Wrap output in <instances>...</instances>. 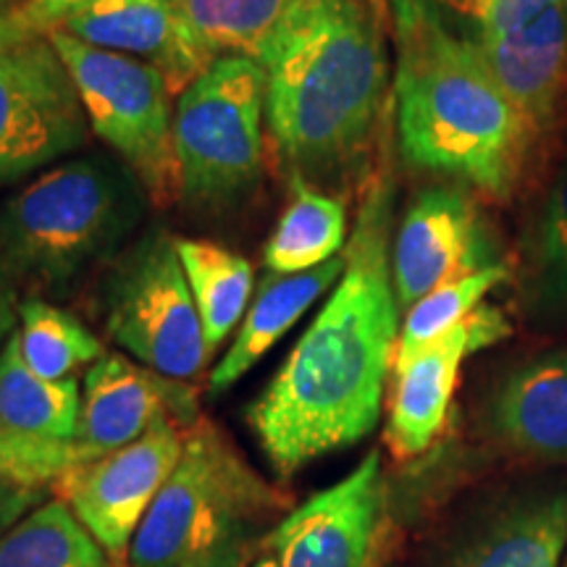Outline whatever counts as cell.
I'll list each match as a JSON object with an SVG mask.
<instances>
[{"instance_id":"1","label":"cell","mask_w":567,"mask_h":567,"mask_svg":"<svg viewBox=\"0 0 567 567\" xmlns=\"http://www.w3.org/2000/svg\"><path fill=\"white\" fill-rule=\"evenodd\" d=\"M392 239L394 182L389 172H375L360 195L342 279L247 410V423L281 478L363 442L379 423L402 329Z\"/></svg>"},{"instance_id":"2","label":"cell","mask_w":567,"mask_h":567,"mask_svg":"<svg viewBox=\"0 0 567 567\" xmlns=\"http://www.w3.org/2000/svg\"><path fill=\"white\" fill-rule=\"evenodd\" d=\"M252 59L266 74L268 137L289 182L329 193L358 179L392 74L373 0H287Z\"/></svg>"},{"instance_id":"3","label":"cell","mask_w":567,"mask_h":567,"mask_svg":"<svg viewBox=\"0 0 567 567\" xmlns=\"http://www.w3.org/2000/svg\"><path fill=\"white\" fill-rule=\"evenodd\" d=\"M389 19L402 158L496 200L513 195L538 132L436 0H389Z\"/></svg>"},{"instance_id":"4","label":"cell","mask_w":567,"mask_h":567,"mask_svg":"<svg viewBox=\"0 0 567 567\" xmlns=\"http://www.w3.org/2000/svg\"><path fill=\"white\" fill-rule=\"evenodd\" d=\"M287 515V496L200 415L132 538L130 567H245Z\"/></svg>"},{"instance_id":"5","label":"cell","mask_w":567,"mask_h":567,"mask_svg":"<svg viewBox=\"0 0 567 567\" xmlns=\"http://www.w3.org/2000/svg\"><path fill=\"white\" fill-rule=\"evenodd\" d=\"M147 197L122 161L59 163L0 208V264L51 292L111 260L145 218Z\"/></svg>"},{"instance_id":"6","label":"cell","mask_w":567,"mask_h":567,"mask_svg":"<svg viewBox=\"0 0 567 567\" xmlns=\"http://www.w3.org/2000/svg\"><path fill=\"white\" fill-rule=\"evenodd\" d=\"M266 74L252 55H218L182 92L174 111L179 203L221 213L264 176Z\"/></svg>"},{"instance_id":"7","label":"cell","mask_w":567,"mask_h":567,"mask_svg":"<svg viewBox=\"0 0 567 567\" xmlns=\"http://www.w3.org/2000/svg\"><path fill=\"white\" fill-rule=\"evenodd\" d=\"M80 90L90 130L132 168L153 205L179 203L174 155V92L151 63L48 32Z\"/></svg>"},{"instance_id":"8","label":"cell","mask_w":567,"mask_h":567,"mask_svg":"<svg viewBox=\"0 0 567 567\" xmlns=\"http://www.w3.org/2000/svg\"><path fill=\"white\" fill-rule=\"evenodd\" d=\"M105 331L151 371L193 381L208 365L210 344L174 237L145 231L105 281Z\"/></svg>"},{"instance_id":"9","label":"cell","mask_w":567,"mask_h":567,"mask_svg":"<svg viewBox=\"0 0 567 567\" xmlns=\"http://www.w3.org/2000/svg\"><path fill=\"white\" fill-rule=\"evenodd\" d=\"M87 134L82 95L48 34L0 55V184L76 153Z\"/></svg>"},{"instance_id":"10","label":"cell","mask_w":567,"mask_h":567,"mask_svg":"<svg viewBox=\"0 0 567 567\" xmlns=\"http://www.w3.org/2000/svg\"><path fill=\"white\" fill-rule=\"evenodd\" d=\"M389 530V486L379 452L339 484L292 509L268 538L279 567H379Z\"/></svg>"},{"instance_id":"11","label":"cell","mask_w":567,"mask_h":567,"mask_svg":"<svg viewBox=\"0 0 567 567\" xmlns=\"http://www.w3.org/2000/svg\"><path fill=\"white\" fill-rule=\"evenodd\" d=\"M182 446L184 429L174 421H158L124 450L84 460L63 473L55 481L59 499L66 502L109 555H124L161 486L179 463Z\"/></svg>"},{"instance_id":"12","label":"cell","mask_w":567,"mask_h":567,"mask_svg":"<svg viewBox=\"0 0 567 567\" xmlns=\"http://www.w3.org/2000/svg\"><path fill=\"white\" fill-rule=\"evenodd\" d=\"M476 200L460 184L425 187L392 239V281L402 313L444 284L502 264Z\"/></svg>"},{"instance_id":"13","label":"cell","mask_w":567,"mask_h":567,"mask_svg":"<svg viewBox=\"0 0 567 567\" xmlns=\"http://www.w3.org/2000/svg\"><path fill=\"white\" fill-rule=\"evenodd\" d=\"M513 334V323L496 305H481L463 323L394 365L386 444L394 457L423 455L442 434L460 368L471 354Z\"/></svg>"},{"instance_id":"14","label":"cell","mask_w":567,"mask_h":567,"mask_svg":"<svg viewBox=\"0 0 567 567\" xmlns=\"http://www.w3.org/2000/svg\"><path fill=\"white\" fill-rule=\"evenodd\" d=\"M197 417V389L187 381L105 352L84 373L74 444L84 460H95L134 444L158 421H174L187 431Z\"/></svg>"},{"instance_id":"15","label":"cell","mask_w":567,"mask_h":567,"mask_svg":"<svg viewBox=\"0 0 567 567\" xmlns=\"http://www.w3.org/2000/svg\"><path fill=\"white\" fill-rule=\"evenodd\" d=\"M567 486L502 494L452 530L429 567H563Z\"/></svg>"},{"instance_id":"16","label":"cell","mask_w":567,"mask_h":567,"mask_svg":"<svg viewBox=\"0 0 567 567\" xmlns=\"http://www.w3.org/2000/svg\"><path fill=\"white\" fill-rule=\"evenodd\" d=\"M92 48L151 63L174 97L216 61L197 34L187 0H95L59 27Z\"/></svg>"},{"instance_id":"17","label":"cell","mask_w":567,"mask_h":567,"mask_svg":"<svg viewBox=\"0 0 567 567\" xmlns=\"http://www.w3.org/2000/svg\"><path fill=\"white\" fill-rule=\"evenodd\" d=\"M486 425L513 455L567 467V347L509 368L488 396Z\"/></svg>"},{"instance_id":"18","label":"cell","mask_w":567,"mask_h":567,"mask_svg":"<svg viewBox=\"0 0 567 567\" xmlns=\"http://www.w3.org/2000/svg\"><path fill=\"white\" fill-rule=\"evenodd\" d=\"M515 109L542 134L557 118L567 80V0L502 34L465 32Z\"/></svg>"},{"instance_id":"19","label":"cell","mask_w":567,"mask_h":567,"mask_svg":"<svg viewBox=\"0 0 567 567\" xmlns=\"http://www.w3.org/2000/svg\"><path fill=\"white\" fill-rule=\"evenodd\" d=\"M344 274V252L302 274H266L221 363L210 371L208 392L224 394L258 363Z\"/></svg>"},{"instance_id":"20","label":"cell","mask_w":567,"mask_h":567,"mask_svg":"<svg viewBox=\"0 0 567 567\" xmlns=\"http://www.w3.org/2000/svg\"><path fill=\"white\" fill-rule=\"evenodd\" d=\"M82 389L76 379L51 381L21 358L17 331L0 350V431L74 442Z\"/></svg>"},{"instance_id":"21","label":"cell","mask_w":567,"mask_h":567,"mask_svg":"<svg viewBox=\"0 0 567 567\" xmlns=\"http://www.w3.org/2000/svg\"><path fill=\"white\" fill-rule=\"evenodd\" d=\"M347 205L339 195L292 182V203L266 243L271 274H302L329 264L347 247Z\"/></svg>"},{"instance_id":"22","label":"cell","mask_w":567,"mask_h":567,"mask_svg":"<svg viewBox=\"0 0 567 567\" xmlns=\"http://www.w3.org/2000/svg\"><path fill=\"white\" fill-rule=\"evenodd\" d=\"M174 245L193 289L205 339L216 352L239 329L250 308L252 266L239 252L210 239L174 237Z\"/></svg>"},{"instance_id":"23","label":"cell","mask_w":567,"mask_h":567,"mask_svg":"<svg viewBox=\"0 0 567 567\" xmlns=\"http://www.w3.org/2000/svg\"><path fill=\"white\" fill-rule=\"evenodd\" d=\"M523 302L534 318H567V166L538 205L523 258Z\"/></svg>"},{"instance_id":"24","label":"cell","mask_w":567,"mask_h":567,"mask_svg":"<svg viewBox=\"0 0 567 567\" xmlns=\"http://www.w3.org/2000/svg\"><path fill=\"white\" fill-rule=\"evenodd\" d=\"M105 555L63 499L42 502L0 538V567H109Z\"/></svg>"},{"instance_id":"25","label":"cell","mask_w":567,"mask_h":567,"mask_svg":"<svg viewBox=\"0 0 567 567\" xmlns=\"http://www.w3.org/2000/svg\"><path fill=\"white\" fill-rule=\"evenodd\" d=\"M17 339L27 365L51 381L71 379V373L105 354L101 339L80 318L40 297L21 300Z\"/></svg>"},{"instance_id":"26","label":"cell","mask_w":567,"mask_h":567,"mask_svg":"<svg viewBox=\"0 0 567 567\" xmlns=\"http://www.w3.org/2000/svg\"><path fill=\"white\" fill-rule=\"evenodd\" d=\"M509 276H513V266H509L507 260H502V264L481 268L476 274L444 284V287L425 295L423 300H417L413 308L402 316L394 365L413 358V354L417 350H423L425 344H431L434 339L444 337L446 331H452L455 326L463 323L473 310H478L481 305H484L486 295L499 287V284H505Z\"/></svg>"},{"instance_id":"27","label":"cell","mask_w":567,"mask_h":567,"mask_svg":"<svg viewBox=\"0 0 567 567\" xmlns=\"http://www.w3.org/2000/svg\"><path fill=\"white\" fill-rule=\"evenodd\" d=\"M287 0H187L193 24L210 53L252 55L274 24Z\"/></svg>"},{"instance_id":"28","label":"cell","mask_w":567,"mask_h":567,"mask_svg":"<svg viewBox=\"0 0 567 567\" xmlns=\"http://www.w3.org/2000/svg\"><path fill=\"white\" fill-rule=\"evenodd\" d=\"M80 463H84V455L74 442L0 431V478L45 486L48 481H59Z\"/></svg>"},{"instance_id":"29","label":"cell","mask_w":567,"mask_h":567,"mask_svg":"<svg viewBox=\"0 0 567 567\" xmlns=\"http://www.w3.org/2000/svg\"><path fill=\"white\" fill-rule=\"evenodd\" d=\"M442 9L463 17L478 34H502L528 24L563 0H436Z\"/></svg>"},{"instance_id":"30","label":"cell","mask_w":567,"mask_h":567,"mask_svg":"<svg viewBox=\"0 0 567 567\" xmlns=\"http://www.w3.org/2000/svg\"><path fill=\"white\" fill-rule=\"evenodd\" d=\"M45 486L24 484V481L0 478V538L24 520L32 509H38L45 502Z\"/></svg>"},{"instance_id":"31","label":"cell","mask_w":567,"mask_h":567,"mask_svg":"<svg viewBox=\"0 0 567 567\" xmlns=\"http://www.w3.org/2000/svg\"><path fill=\"white\" fill-rule=\"evenodd\" d=\"M38 34H45L38 27V21L30 17V11L24 9V0L11 9L0 11V55L9 53L11 48L21 45V42L38 38Z\"/></svg>"},{"instance_id":"32","label":"cell","mask_w":567,"mask_h":567,"mask_svg":"<svg viewBox=\"0 0 567 567\" xmlns=\"http://www.w3.org/2000/svg\"><path fill=\"white\" fill-rule=\"evenodd\" d=\"M95 0H24V9L30 11V17L38 21L42 32H53L66 21L74 17L76 11L87 9Z\"/></svg>"},{"instance_id":"33","label":"cell","mask_w":567,"mask_h":567,"mask_svg":"<svg viewBox=\"0 0 567 567\" xmlns=\"http://www.w3.org/2000/svg\"><path fill=\"white\" fill-rule=\"evenodd\" d=\"M19 287L17 276L0 264V350L19 329Z\"/></svg>"},{"instance_id":"34","label":"cell","mask_w":567,"mask_h":567,"mask_svg":"<svg viewBox=\"0 0 567 567\" xmlns=\"http://www.w3.org/2000/svg\"><path fill=\"white\" fill-rule=\"evenodd\" d=\"M255 567H279V563H276L274 557H266V559H260V563L255 565Z\"/></svg>"},{"instance_id":"35","label":"cell","mask_w":567,"mask_h":567,"mask_svg":"<svg viewBox=\"0 0 567 567\" xmlns=\"http://www.w3.org/2000/svg\"><path fill=\"white\" fill-rule=\"evenodd\" d=\"M17 3H21V0H0V11L11 9V6H17Z\"/></svg>"},{"instance_id":"36","label":"cell","mask_w":567,"mask_h":567,"mask_svg":"<svg viewBox=\"0 0 567 567\" xmlns=\"http://www.w3.org/2000/svg\"><path fill=\"white\" fill-rule=\"evenodd\" d=\"M563 567H567V547H565V557H563Z\"/></svg>"}]
</instances>
